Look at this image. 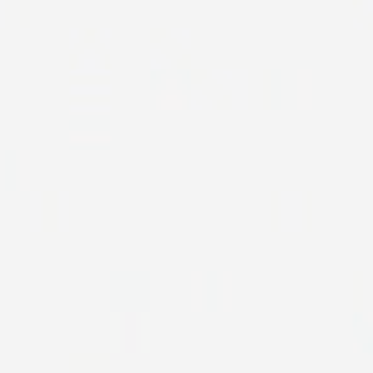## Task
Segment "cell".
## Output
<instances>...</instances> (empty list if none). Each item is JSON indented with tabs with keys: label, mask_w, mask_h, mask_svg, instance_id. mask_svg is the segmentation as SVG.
<instances>
[{
	"label": "cell",
	"mask_w": 373,
	"mask_h": 373,
	"mask_svg": "<svg viewBox=\"0 0 373 373\" xmlns=\"http://www.w3.org/2000/svg\"><path fill=\"white\" fill-rule=\"evenodd\" d=\"M28 16H31V0H20V20L28 23Z\"/></svg>",
	"instance_id": "obj_4"
},
{
	"label": "cell",
	"mask_w": 373,
	"mask_h": 373,
	"mask_svg": "<svg viewBox=\"0 0 373 373\" xmlns=\"http://www.w3.org/2000/svg\"><path fill=\"white\" fill-rule=\"evenodd\" d=\"M202 77H205V72H194V85H202Z\"/></svg>",
	"instance_id": "obj_5"
},
{
	"label": "cell",
	"mask_w": 373,
	"mask_h": 373,
	"mask_svg": "<svg viewBox=\"0 0 373 373\" xmlns=\"http://www.w3.org/2000/svg\"><path fill=\"white\" fill-rule=\"evenodd\" d=\"M31 186V156L20 153L18 156V189H28Z\"/></svg>",
	"instance_id": "obj_2"
},
{
	"label": "cell",
	"mask_w": 373,
	"mask_h": 373,
	"mask_svg": "<svg viewBox=\"0 0 373 373\" xmlns=\"http://www.w3.org/2000/svg\"><path fill=\"white\" fill-rule=\"evenodd\" d=\"M307 85H309V72L302 69L300 72V107H309V93H307Z\"/></svg>",
	"instance_id": "obj_3"
},
{
	"label": "cell",
	"mask_w": 373,
	"mask_h": 373,
	"mask_svg": "<svg viewBox=\"0 0 373 373\" xmlns=\"http://www.w3.org/2000/svg\"><path fill=\"white\" fill-rule=\"evenodd\" d=\"M69 143L72 146H107L110 143V134H105V131H100V134H80V131H72V136H69Z\"/></svg>",
	"instance_id": "obj_1"
}]
</instances>
